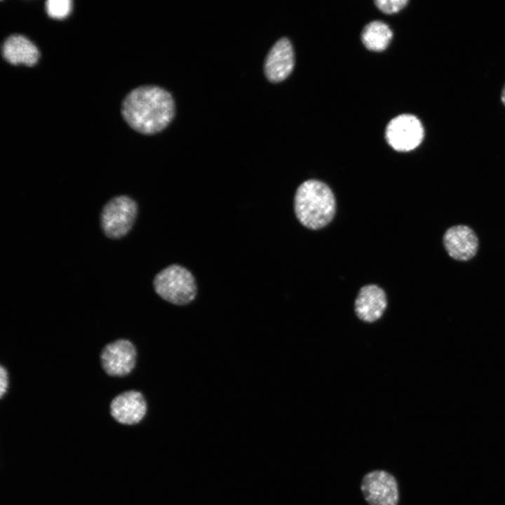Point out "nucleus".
<instances>
[{"label": "nucleus", "mask_w": 505, "mask_h": 505, "mask_svg": "<svg viewBox=\"0 0 505 505\" xmlns=\"http://www.w3.org/2000/svg\"><path fill=\"white\" fill-rule=\"evenodd\" d=\"M125 121L135 131L154 135L172 121L175 105L172 95L156 86H142L131 90L121 104Z\"/></svg>", "instance_id": "f257e3e1"}, {"label": "nucleus", "mask_w": 505, "mask_h": 505, "mask_svg": "<svg viewBox=\"0 0 505 505\" xmlns=\"http://www.w3.org/2000/svg\"><path fill=\"white\" fill-rule=\"evenodd\" d=\"M294 209L299 222L310 229H318L332 220L336 209L335 196L330 188L317 180H308L297 188Z\"/></svg>", "instance_id": "f03ea898"}, {"label": "nucleus", "mask_w": 505, "mask_h": 505, "mask_svg": "<svg viewBox=\"0 0 505 505\" xmlns=\"http://www.w3.org/2000/svg\"><path fill=\"white\" fill-rule=\"evenodd\" d=\"M153 285L156 294L166 302L185 305L196 295V284L192 274L185 267L172 264L159 272Z\"/></svg>", "instance_id": "7ed1b4c3"}, {"label": "nucleus", "mask_w": 505, "mask_h": 505, "mask_svg": "<svg viewBox=\"0 0 505 505\" xmlns=\"http://www.w3.org/2000/svg\"><path fill=\"white\" fill-rule=\"evenodd\" d=\"M137 214L136 202L127 196L112 198L103 207L101 227L110 238L124 236L132 228Z\"/></svg>", "instance_id": "20e7f679"}, {"label": "nucleus", "mask_w": 505, "mask_h": 505, "mask_svg": "<svg viewBox=\"0 0 505 505\" xmlns=\"http://www.w3.org/2000/svg\"><path fill=\"white\" fill-rule=\"evenodd\" d=\"M424 135L421 121L409 114H400L391 119L385 133L386 142L398 152L413 150L421 144Z\"/></svg>", "instance_id": "39448f33"}, {"label": "nucleus", "mask_w": 505, "mask_h": 505, "mask_svg": "<svg viewBox=\"0 0 505 505\" xmlns=\"http://www.w3.org/2000/svg\"><path fill=\"white\" fill-rule=\"evenodd\" d=\"M361 491L369 505H397L398 485L395 478L384 471H373L363 478Z\"/></svg>", "instance_id": "423d86ee"}, {"label": "nucleus", "mask_w": 505, "mask_h": 505, "mask_svg": "<svg viewBox=\"0 0 505 505\" xmlns=\"http://www.w3.org/2000/svg\"><path fill=\"white\" fill-rule=\"evenodd\" d=\"M137 351L128 339H119L107 344L102 350L100 361L105 372L114 377L128 375L135 368Z\"/></svg>", "instance_id": "0eeeda50"}, {"label": "nucleus", "mask_w": 505, "mask_h": 505, "mask_svg": "<svg viewBox=\"0 0 505 505\" xmlns=\"http://www.w3.org/2000/svg\"><path fill=\"white\" fill-rule=\"evenodd\" d=\"M147 410L144 396L137 391L129 390L115 396L109 405V412L118 423L132 426L140 423Z\"/></svg>", "instance_id": "6e6552de"}, {"label": "nucleus", "mask_w": 505, "mask_h": 505, "mask_svg": "<svg viewBox=\"0 0 505 505\" xmlns=\"http://www.w3.org/2000/svg\"><path fill=\"white\" fill-rule=\"evenodd\" d=\"M295 65L292 45L285 37L278 39L271 48L264 60V72L272 83L285 80L292 72Z\"/></svg>", "instance_id": "1a4fd4ad"}, {"label": "nucleus", "mask_w": 505, "mask_h": 505, "mask_svg": "<svg viewBox=\"0 0 505 505\" xmlns=\"http://www.w3.org/2000/svg\"><path fill=\"white\" fill-rule=\"evenodd\" d=\"M443 244L448 255L454 260L466 261L478 250V241L474 231L465 225L449 228L443 236Z\"/></svg>", "instance_id": "9d476101"}, {"label": "nucleus", "mask_w": 505, "mask_h": 505, "mask_svg": "<svg viewBox=\"0 0 505 505\" xmlns=\"http://www.w3.org/2000/svg\"><path fill=\"white\" fill-rule=\"evenodd\" d=\"M386 306L384 290L377 285L369 284L360 289L355 299L354 310L360 320L373 323L382 317Z\"/></svg>", "instance_id": "9b49d317"}, {"label": "nucleus", "mask_w": 505, "mask_h": 505, "mask_svg": "<svg viewBox=\"0 0 505 505\" xmlns=\"http://www.w3.org/2000/svg\"><path fill=\"white\" fill-rule=\"evenodd\" d=\"M3 58L10 64L34 66L40 58L38 48L29 39L21 34L7 37L1 46Z\"/></svg>", "instance_id": "f8f14e48"}, {"label": "nucleus", "mask_w": 505, "mask_h": 505, "mask_svg": "<svg viewBox=\"0 0 505 505\" xmlns=\"http://www.w3.org/2000/svg\"><path fill=\"white\" fill-rule=\"evenodd\" d=\"M393 36L389 27L384 22L375 20L368 23L361 34L364 46L372 51H382L387 48Z\"/></svg>", "instance_id": "ddd939ff"}, {"label": "nucleus", "mask_w": 505, "mask_h": 505, "mask_svg": "<svg viewBox=\"0 0 505 505\" xmlns=\"http://www.w3.org/2000/svg\"><path fill=\"white\" fill-rule=\"evenodd\" d=\"M45 4L48 15L56 19L67 17L72 8V1L70 0H48Z\"/></svg>", "instance_id": "4468645a"}, {"label": "nucleus", "mask_w": 505, "mask_h": 505, "mask_svg": "<svg viewBox=\"0 0 505 505\" xmlns=\"http://www.w3.org/2000/svg\"><path fill=\"white\" fill-rule=\"evenodd\" d=\"M408 3V0H379L375 1L377 7L386 14L398 12Z\"/></svg>", "instance_id": "2eb2a0df"}, {"label": "nucleus", "mask_w": 505, "mask_h": 505, "mask_svg": "<svg viewBox=\"0 0 505 505\" xmlns=\"http://www.w3.org/2000/svg\"><path fill=\"white\" fill-rule=\"evenodd\" d=\"M8 387V375L6 369L0 366V397L2 398L6 393Z\"/></svg>", "instance_id": "dca6fc26"}, {"label": "nucleus", "mask_w": 505, "mask_h": 505, "mask_svg": "<svg viewBox=\"0 0 505 505\" xmlns=\"http://www.w3.org/2000/svg\"><path fill=\"white\" fill-rule=\"evenodd\" d=\"M501 98L502 102H503L504 105H505V85H504V88H503V89H502Z\"/></svg>", "instance_id": "f3484780"}]
</instances>
